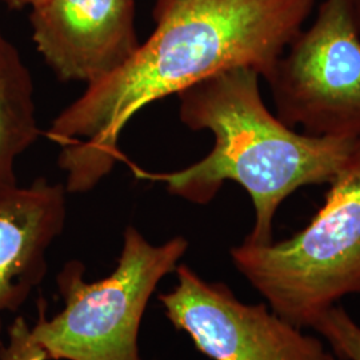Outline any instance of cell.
<instances>
[{"mask_svg":"<svg viewBox=\"0 0 360 360\" xmlns=\"http://www.w3.org/2000/svg\"><path fill=\"white\" fill-rule=\"evenodd\" d=\"M315 0H155L154 31L127 65L89 86L52 122L65 190L84 193L110 175L129 120L219 72L247 67L266 80L300 34Z\"/></svg>","mask_w":360,"mask_h":360,"instance_id":"1","label":"cell"},{"mask_svg":"<svg viewBox=\"0 0 360 360\" xmlns=\"http://www.w3.org/2000/svg\"><path fill=\"white\" fill-rule=\"evenodd\" d=\"M259 79L257 71L238 67L180 91L181 123L193 131H211L214 148L179 171H138L136 176L163 183L171 195L193 205L211 203L226 181L240 184L255 210L245 242L269 245L284 200L304 186L330 184L356 141L297 134L271 114Z\"/></svg>","mask_w":360,"mask_h":360,"instance_id":"2","label":"cell"},{"mask_svg":"<svg viewBox=\"0 0 360 360\" xmlns=\"http://www.w3.org/2000/svg\"><path fill=\"white\" fill-rule=\"evenodd\" d=\"M230 257L270 309L303 330L345 296L360 294V139L303 230L269 245L243 240Z\"/></svg>","mask_w":360,"mask_h":360,"instance_id":"3","label":"cell"},{"mask_svg":"<svg viewBox=\"0 0 360 360\" xmlns=\"http://www.w3.org/2000/svg\"><path fill=\"white\" fill-rule=\"evenodd\" d=\"M188 245L184 236L155 245L135 226H127L115 270L103 279L87 282L84 264L67 262L56 275L65 307L47 319L40 302L38 322L31 327L47 360H143L144 312L158 284L175 272Z\"/></svg>","mask_w":360,"mask_h":360,"instance_id":"4","label":"cell"},{"mask_svg":"<svg viewBox=\"0 0 360 360\" xmlns=\"http://www.w3.org/2000/svg\"><path fill=\"white\" fill-rule=\"evenodd\" d=\"M266 82L278 119L290 129L360 139V35L348 0H324Z\"/></svg>","mask_w":360,"mask_h":360,"instance_id":"5","label":"cell"},{"mask_svg":"<svg viewBox=\"0 0 360 360\" xmlns=\"http://www.w3.org/2000/svg\"><path fill=\"white\" fill-rule=\"evenodd\" d=\"M176 284L158 296L175 330L211 360H328L316 336L291 324L269 304L240 302L223 282H208L187 266L175 270Z\"/></svg>","mask_w":360,"mask_h":360,"instance_id":"6","label":"cell"},{"mask_svg":"<svg viewBox=\"0 0 360 360\" xmlns=\"http://www.w3.org/2000/svg\"><path fill=\"white\" fill-rule=\"evenodd\" d=\"M32 40L58 80L94 86L141 47L135 0H46L30 13Z\"/></svg>","mask_w":360,"mask_h":360,"instance_id":"7","label":"cell"},{"mask_svg":"<svg viewBox=\"0 0 360 360\" xmlns=\"http://www.w3.org/2000/svg\"><path fill=\"white\" fill-rule=\"evenodd\" d=\"M65 193L46 178L0 187V333L3 315L20 309L46 278L47 251L65 230Z\"/></svg>","mask_w":360,"mask_h":360,"instance_id":"8","label":"cell"},{"mask_svg":"<svg viewBox=\"0 0 360 360\" xmlns=\"http://www.w3.org/2000/svg\"><path fill=\"white\" fill-rule=\"evenodd\" d=\"M34 80L0 27V187L18 184L16 160L40 136Z\"/></svg>","mask_w":360,"mask_h":360,"instance_id":"9","label":"cell"},{"mask_svg":"<svg viewBox=\"0 0 360 360\" xmlns=\"http://www.w3.org/2000/svg\"><path fill=\"white\" fill-rule=\"evenodd\" d=\"M311 328L331 346L336 359L360 360V326L342 306L324 311Z\"/></svg>","mask_w":360,"mask_h":360,"instance_id":"10","label":"cell"},{"mask_svg":"<svg viewBox=\"0 0 360 360\" xmlns=\"http://www.w3.org/2000/svg\"><path fill=\"white\" fill-rule=\"evenodd\" d=\"M0 360H47L23 316H18L10 326L8 342L0 348Z\"/></svg>","mask_w":360,"mask_h":360,"instance_id":"11","label":"cell"},{"mask_svg":"<svg viewBox=\"0 0 360 360\" xmlns=\"http://www.w3.org/2000/svg\"><path fill=\"white\" fill-rule=\"evenodd\" d=\"M7 8L13 10V11H19V10H25V8H35L40 6L41 3H44L46 0H0Z\"/></svg>","mask_w":360,"mask_h":360,"instance_id":"12","label":"cell"},{"mask_svg":"<svg viewBox=\"0 0 360 360\" xmlns=\"http://www.w3.org/2000/svg\"><path fill=\"white\" fill-rule=\"evenodd\" d=\"M348 3H349V8L352 13L355 26H356V30L360 35V0H348Z\"/></svg>","mask_w":360,"mask_h":360,"instance_id":"13","label":"cell"},{"mask_svg":"<svg viewBox=\"0 0 360 360\" xmlns=\"http://www.w3.org/2000/svg\"><path fill=\"white\" fill-rule=\"evenodd\" d=\"M328 360H339V359H336V358H335L334 355H333V354H331V355H330V358H328Z\"/></svg>","mask_w":360,"mask_h":360,"instance_id":"14","label":"cell"}]
</instances>
